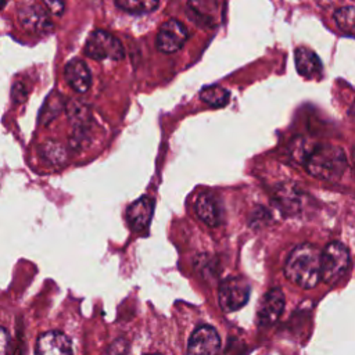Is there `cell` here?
Listing matches in <instances>:
<instances>
[{"label":"cell","mask_w":355,"mask_h":355,"mask_svg":"<svg viewBox=\"0 0 355 355\" xmlns=\"http://www.w3.org/2000/svg\"><path fill=\"white\" fill-rule=\"evenodd\" d=\"M220 348L218 331L208 324L197 327L190 336L187 355H216Z\"/></svg>","instance_id":"7"},{"label":"cell","mask_w":355,"mask_h":355,"mask_svg":"<svg viewBox=\"0 0 355 355\" xmlns=\"http://www.w3.org/2000/svg\"><path fill=\"white\" fill-rule=\"evenodd\" d=\"M187 15L194 21L196 25L209 26L212 22V15H209V11L205 8L204 0H189Z\"/></svg>","instance_id":"16"},{"label":"cell","mask_w":355,"mask_h":355,"mask_svg":"<svg viewBox=\"0 0 355 355\" xmlns=\"http://www.w3.org/2000/svg\"><path fill=\"white\" fill-rule=\"evenodd\" d=\"M189 39V29L179 19L171 18L165 21L157 33L155 44L161 53L171 54L183 47Z\"/></svg>","instance_id":"6"},{"label":"cell","mask_w":355,"mask_h":355,"mask_svg":"<svg viewBox=\"0 0 355 355\" xmlns=\"http://www.w3.org/2000/svg\"><path fill=\"white\" fill-rule=\"evenodd\" d=\"M351 263L348 248L338 243H330L320 251V279L327 284L337 283L348 270Z\"/></svg>","instance_id":"3"},{"label":"cell","mask_w":355,"mask_h":355,"mask_svg":"<svg viewBox=\"0 0 355 355\" xmlns=\"http://www.w3.org/2000/svg\"><path fill=\"white\" fill-rule=\"evenodd\" d=\"M354 14H355V10L352 6H345V7H341L338 10L334 11L333 14V18L336 21V25L337 28L345 33V35H349L352 36L354 35Z\"/></svg>","instance_id":"17"},{"label":"cell","mask_w":355,"mask_h":355,"mask_svg":"<svg viewBox=\"0 0 355 355\" xmlns=\"http://www.w3.org/2000/svg\"><path fill=\"white\" fill-rule=\"evenodd\" d=\"M0 355H12V343L8 331L0 326Z\"/></svg>","instance_id":"20"},{"label":"cell","mask_w":355,"mask_h":355,"mask_svg":"<svg viewBox=\"0 0 355 355\" xmlns=\"http://www.w3.org/2000/svg\"><path fill=\"white\" fill-rule=\"evenodd\" d=\"M284 275L301 288H313L320 280V250L309 243L295 247L286 261Z\"/></svg>","instance_id":"1"},{"label":"cell","mask_w":355,"mask_h":355,"mask_svg":"<svg viewBox=\"0 0 355 355\" xmlns=\"http://www.w3.org/2000/svg\"><path fill=\"white\" fill-rule=\"evenodd\" d=\"M294 61L297 72L304 78L311 79L320 75L322 61L312 50L306 47H297L294 51Z\"/></svg>","instance_id":"14"},{"label":"cell","mask_w":355,"mask_h":355,"mask_svg":"<svg viewBox=\"0 0 355 355\" xmlns=\"http://www.w3.org/2000/svg\"><path fill=\"white\" fill-rule=\"evenodd\" d=\"M36 355H73L69 338L60 331H47L39 336Z\"/></svg>","instance_id":"10"},{"label":"cell","mask_w":355,"mask_h":355,"mask_svg":"<svg viewBox=\"0 0 355 355\" xmlns=\"http://www.w3.org/2000/svg\"><path fill=\"white\" fill-rule=\"evenodd\" d=\"M284 309V295L280 288L269 290L261 300L258 312H257V323L259 326H272L282 315Z\"/></svg>","instance_id":"8"},{"label":"cell","mask_w":355,"mask_h":355,"mask_svg":"<svg viewBox=\"0 0 355 355\" xmlns=\"http://www.w3.org/2000/svg\"><path fill=\"white\" fill-rule=\"evenodd\" d=\"M116 6L132 14L151 12L158 7V0H115Z\"/></svg>","instance_id":"18"},{"label":"cell","mask_w":355,"mask_h":355,"mask_svg":"<svg viewBox=\"0 0 355 355\" xmlns=\"http://www.w3.org/2000/svg\"><path fill=\"white\" fill-rule=\"evenodd\" d=\"M19 22L31 32H46L51 28L49 15L39 6H26L18 12Z\"/></svg>","instance_id":"13"},{"label":"cell","mask_w":355,"mask_h":355,"mask_svg":"<svg viewBox=\"0 0 355 355\" xmlns=\"http://www.w3.org/2000/svg\"><path fill=\"white\" fill-rule=\"evenodd\" d=\"M150 355H158V354H150Z\"/></svg>","instance_id":"23"},{"label":"cell","mask_w":355,"mask_h":355,"mask_svg":"<svg viewBox=\"0 0 355 355\" xmlns=\"http://www.w3.org/2000/svg\"><path fill=\"white\" fill-rule=\"evenodd\" d=\"M128 352H129L128 341L125 338H118L108 347L105 355H128Z\"/></svg>","instance_id":"19"},{"label":"cell","mask_w":355,"mask_h":355,"mask_svg":"<svg viewBox=\"0 0 355 355\" xmlns=\"http://www.w3.org/2000/svg\"><path fill=\"white\" fill-rule=\"evenodd\" d=\"M154 212V202L150 197H140L133 201L126 209V219L130 227L136 232L146 229Z\"/></svg>","instance_id":"11"},{"label":"cell","mask_w":355,"mask_h":355,"mask_svg":"<svg viewBox=\"0 0 355 355\" xmlns=\"http://www.w3.org/2000/svg\"><path fill=\"white\" fill-rule=\"evenodd\" d=\"M43 3L47 10L55 15H61L65 8V0H43Z\"/></svg>","instance_id":"21"},{"label":"cell","mask_w":355,"mask_h":355,"mask_svg":"<svg viewBox=\"0 0 355 355\" xmlns=\"http://www.w3.org/2000/svg\"><path fill=\"white\" fill-rule=\"evenodd\" d=\"M1 4H3V0H0V7H1Z\"/></svg>","instance_id":"22"},{"label":"cell","mask_w":355,"mask_h":355,"mask_svg":"<svg viewBox=\"0 0 355 355\" xmlns=\"http://www.w3.org/2000/svg\"><path fill=\"white\" fill-rule=\"evenodd\" d=\"M64 76L69 87L76 93H86L92 87V72L87 64L80 58H73L67 62Z\"/></svg>","instance_id":"9"},{"label":"cell","mask_w":355,"mask_h":355,"mask_svg":"<svg viewBox=\"0 0 355 355\" xmlns=\"http://www.w3.org/2000/svg\"><path fill=\"white\" fill-rule=\"evenodd\" d=\"M123 53L119 39L103 29L93 31L85 44V54L96 61H118L123 58Z\"/></svg>","instance_id":"4"},{"label":"cell","mask_w":355,"mask_h":355,"mask_svg":"<svg viewBox=\"0 0 355 355\" xmlns=\"http://www.w3.org/2000/svg\"><path fill=\"white\" fill-rule=\"evenodd\" d=\"M229 97L230 93L227 89L219 86V85H211V86H205L201 92H200V98L215 108L223 107L229 103Z\"/></svg>","instance_id":"15"},{"label":"cell","mask_w":355,"mask_h":355,"mask_svg":"<svg viewBox=\"0 0 355 355\" xmlns=\"http://www.w3.org/2000/svg\"><path fill=\"white\" fill-rule=\"evenodd\" d=\"M219 305L225 312L243 308L250 298V284L239 276L225 279L219 286Z\"/></svg>","instance_id":"5"},{"label":"cell","mask_w":355,"mask_h":355,"mask_svg":"<svg viewBox=\"0 0 355 355\" xmlns=\"http://www.w3.org/2000/svg\"><path fill=\"white\" fill-rule=\"evenodd\" d=\"M304 164L308 173L327 182L340 179L348 166L345 151L333 144L312 146Z\"/></svg>","instance_id":"2"},{"label":"cell","mask_w":355,"mask_h":355,"mask_svg":"<svg viewBox=\"0 0 355 355\" xmlns=\"http://www.w3.org/2000/svg\"><path fill=\"white\" fill-rule=\"evenodd\" d=\"M196 212L198 218L209 227H216L222 223L223 212L219 200L214 194H201L196 201Z\"/></svg>","instance_id":"12"}]
</instances>
